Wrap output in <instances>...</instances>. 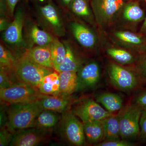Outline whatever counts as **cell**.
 I'll return each mask as SVG.
<instances>
[{
    "mask_svg": "<svg viewBox=\"0 0 146 146\" xmlns=\"http://www.w3.org/2000/svg\"><path fill=\"white\" fill-rule=\"evenodd\" d=\"M124 16L129 21L139 22L143 19L144 11L138 3H131L125 7Z\"/></svg>",
    "mask_w": 146,
    "mask_h": 146,
    "instance_id": "cell-24",
    "label": "cell"
},
{
    "mask_svg": "<svg viewBox=\"0 0 146 146\" xmlns=\"http://www.w3.org/2000/svg\"><path fill=\"white\" fill-rule=\"evenodd\" d=\"M60 95L71 96L76 92L78 87L77 72H62L59 73Z\"/></svg>",
    "mask_w": 146,
    "mask_h": 146,
    "instance_id": "cell-17",
    "label": "cell"
},
{
    "mask_svg": "<svg viewBox=\"0 0 146 146\" xmlns=\"http://www.w3.org/2000/svg\"><path fill=\"white\" fill-rule=\"evenodd\" d=\"M24 55L38 65L54 69L52 60L50 45L45 46H36L31 47L27 50Z\"/></svg>",
    "mask_w": 146,
    "mask_h": 146,
    "instance_id": "cell-15",
    "label": "cell"
},
{
    "mask_svg": "<svg viewBox=\"0 0 146 146\" xmlns=\"http://www.w3.org/2000/svg\"><path fill=\"white\" fill-rule=\"evenodd\" d=\"M58 123L60 135L66 142L76 146L86 144L83 123L71 109L62 113Z\"/></svg>",
    "mask_w": 146,
    "mask_h": 146,
    "instance_id": "cell-5",
    "label": "cell"
},
{
    "mask_svg": "<svg viewBox=\"0 0 146 146\" xmlns=\"http://www.w3.org/2000/svg\"><path fill=\"white\" fill-rule=\"evenodd\" d=\"M77 91H89L96 88L101 80V72L99 64L91 62L82 66L77 72Z\"/></svg>",
    "mask_w": 146,
    "mask_h": 146,
    "instance_id": "cell-9",
    "label": "cell"
},
{
    "mask_svg": "<svg viewBox=\"0 0 146 146\" xmlns=\"http://www.w3.org/2000/svg\"><path fill=\"white\" fill-rule=\"evenodd\" d=\"M136 143L132 141L121 139L112 141H104L97 144L96 146H133Z\"/></svg>",
    "mask_w": 146,
    "mask_h": 146,
    "instance_id": "cell-31",
    "label": "cell"
},
{
    "mask_svg": "<svg viewBox=\"0 0 146 146\" xmlns=\"http://www.w3.org/2000/svg\"><path fill=\"white\" fill-rule=\"evenodd\" d=\"M14 133L15 132L10 129L7 125L1 128L0 131V146L9 145Z\"/></svg>",
    "mask_w": 146,
    "mask_h": 146,
    "instance_id": "cell-30",
    "label": "cell"
},
{
    "mask_svg": "<svg viewBox=\"0 0 146 146\" xmlns=\"http://www.w3.org/2000/svg\"><path fill=\"white\" fill-rule=\"evenodd\" d=\"M36 1H39V2H45V1H46V0H36Z\"/></svg>",
    "mask_w": 146,
    "mask_h": 146,
    "instance_id": "cell-39",
    "label": "cell"
},
{
    "mask_svg": "<svg viewBox=\"0 0 146 146\" xmlns=\"http://www.w3.org/2000/svg\"><path fill=\"white\" fill-rule=\"evenodd\" d=\"M142 111L131 102L118 113L121 139L132 142L140 139L139 123Z\"/></svg>",
    "mask_w": 146,
    "mask_h": 146,
    "instance_id": "cell-3",
    "label": "cell"
},
{
    "mask_svg": "<svg viewBox=\"0 0 146 146\" xmlns=\"http://www.w3.org/2000/svg\"><path fill=\"white\" fill-rule=\"evenodd\" d=\"M132 102L141 108L142 110H146V90L137 95Z\"/></svg>",
    "mask_w": 146,
    "mask_h": 146,
    "instance_id": "cell-33",
    "label": "cell"
},
{
    "mask_svg": "<svg viewBox=\"0 0 146 146\" xmlns=\"http://www.w3.org/2000/svg\"><path fill=\"white\" fill-rule=\"evenodd\" d=\"M140 139L141 141L146 142V110H143L140 118Z\"/></svg>",
    "mask_w": 146,
    "mask_h": 146,
    "instance_id": "cell-32",
    "label": "cell"
},
{
    "mask_svg": "<svg viewBox=\"0 0 146 146\" xmlns=\"http://www.w3.org/2000/svg\"><path fill=\"white\" fill-rule=\"evenodd\" d=\"M116 35L122 41L133 44L139 46L146 44V40L143 37L129 32H118Z\"/></svg>",
    "mask_w": 146,
    "mask_h": 146,
    "instance_id": "cell-28",
    "label": "cell"
},
{
    "mask_svg": "<svg viewBox=\"0 0 146 146\" xmlns=\"http://www.w3.org/2000/svg\"><path fill=\"white\" fill-rule=\"evenodd\" d=\"M39 14L41 21L48 30L56 36L64 35L65 29L63 18L52 3L50 2L39 7Z\"/></svg>",
    "mask_w": 146,
    "mask_h": 146,
    "instance_id": "cell-8",
    "label": "cell"
},
{
    "mask_svg": "<svg viewBox=\"0 0 146 146\" xmlns=\"http://www.w3.org/2000/svg\"><path fill=\"white\" fill-rule=\"evenodd\" d=\"M51 129L30 127L18 130L13 135L9 145L35 146L44 142L50 135Z\"/></svg>",
    "mask_w": 146,
    "mask_h": 146,
    "instance_id": "cell-10",
    "label": "cell"
},
{
    "mask_svg": "<svg viewBox=\"0 0 146 146\" xmlns=\"http://www.w3.org/2000/svg\"><path fill=\"white\" fill-rule=\"evenodd\" d=\"M43 95L36 87L21 82L8 88L0 89L1 102L8 105L34 101Z\"/></svg>",
    "mask_w": 146,
    "mask_h": 146,
    "instance_id": "cell-6",
    "label": "cell"
},
{
    "mask_svg": "<svg viewBox=\"0 0 146 146\" xmlns=\"http://www.w3.org/2000/svg\"><path fill=\"white\" fill-rule=\"evenodd\" d=\"M39 101L43 110H52L63 113L71 109L76 100L71 96L43 95Z\"/></svg>",
    "mask_w": 146,
    "mask_h": 146,
    "instance_id": "cell-12",
    "label": "cell"
},
{
    "mask_svg": "<svg viewBox=\"0 0 146 146\" xmlns=\"http://www.w3.org/2000/svg\"><path fill=\"white\" fill-rule=\"evenodd\" d=\"M61 116L59 112L43 110L35 119L32 127L51 129L59 122Z\"/></svg>",
    "mask_w": 146,
    "mask_h": 146,
    "instance_id": "cell-19",
    "label": "cell"
},
{
    "mask_svg": "<svg viewBox=\"0 0 146 146\" xmlns=\"http://www.w3.org/2000/svg\"><path fill=\"white\" fill-rule=\"evenodd\" d=\"M95 99L108 112L117 114L123 108V100L119 95L110 92H103L96 94Z\"/></svg>",
    "mask_w": 146,
    "mask_h": 146,
    "instance_id": "cell-13",
    "label": "cell"
},
{
    "mask_svg": "<svg viewBox=\"0 0 146 146\" xmlns=\"http://www.w3.org/2000/svg\"><path fill=\"white\" fill-rule=\"evenodd\" d=\"M138 71L143 81L146 82V54L140 60L138 66Z\"/></svg>",
    "mask_w": 146,
    "mask_h": 146,
    "instance_id": "cell-34",
    "label": "cell"
},
{
    "mask_svg": "<svg viewBox=\"0 0 146 146\" xmlns=\"http://www.w3.org/2000/svg\"><path fill=\"white\" fill-rule=\"evenodd\" d=\"M17 59L1 44L0 45V68L13 70Z\"/></svg>",
    "mask_w": 146,
    "mask_h": 146,
    "instance_id": "cell-27",
    "label": "cell"
},
{
    "mask_svg": "<svg viewBox=\"0 0 146 146\" xmlns=\"http://www.w3.org/2000/svg\"><path fill=\"white\" fill-rule=\"evenodd\" d=\"M54 70L34 63L24 54L17 59L13 68L18 81L37 89L45 76L52 73Z\"/></svg>",
    "mask_w": 146,
    "mask_h": 146,
    "instance_id": "cell-2",
    "label": "cell"
},
{
    "mask_svg": "<svg viewBox=\"0 0 146 146\" xmlns=\"http://www.w3.org/2000/svg\"><path fill=\"white\" fill-rule=\"evenodd\" d=\"M28 36L33 44L40 46H49L55 38L48 32L35 25L29 28Z\"/></svg>",
    "mask_w": 146,
    "mask_h": 146,
    "instance_id": "cell-21",
    "label": "cell"
},
{
    "mask_svg": "<svg viewBox=\"0 0 146 146\" xmlns=\"http://www.w3.org/2000/svg\"><path fill=\"white\" fill-rule=\"evenodd\" d=\"M101 9L107 17L114 15L123 5V0H98Z\"/></svg>",
    "mask_w": 146,
    "mask_h": 146,
    "instance_id": "cell-25",
    "label": "cell"
},
{
    "mask_svg": "<svg viewBox=\"0 0 146 146\" xmlns=\"http://www.w3.org/2000/svg\"><path fill=\"white\" fill-rule=\"evenodd\" d=\"M74 13L82 17H89L90 11L86 0H73L70 4Z\"/></svg>",
    "mask_w": 146,
    "mask_h": 146,
    "instance_id": "cell-29",
    "label": "cell"
},
{
    "mask_svg": "<svg viewBox=\"0 0 146 146\" xmlns=\"http://www.w3.org/2000/svg\"><path fill=\"white\" fill-rule=\"evenodd\" d=\"M145 1L146 4V0H145ZM141 32L143 35H146V18L141 28Z\"/></svg>",
    "mask_w": 146,
    "mask_h": 146,
    "instance_id": "cell-37",
    "label": "cell"
},
{
    "mask_svg": "<svg viewBox=\"0 0 146 146\" xmlns=\"http://www.w3.org/2000/svg\"><path fill=\"white\" fill-rule=\"evenodd\" d=\"M40 93L46 96L60 95L59 73L53 72L45 76L38 88Z\"/></svg>",
    "mask_w": 146,
    "mask_h": 146,
    "instance_id": "cell-16",
    "label": "cell"
},
{
    "mask_svg": "<svg viewBox=\"0 0 146 146\" xmlns=\"http://www.w3.org/2000/svg\"><path fill=\"white\" fill-rule=\"evenodd\" d=\"M66 54L63 63L55 70L58 72H78L82 65L81 61L77 57L72 47L67 42H64Z\"/></svg>",
    "mask_w": 146,
    "mask_h": 146,
    "instance_id": "cell-20",
    "label": "cell"
},
{
    "mask_svg": "<svg viewBox=\"0 0 146 146\" xmlns=\"http://www.w3.org/2000/svg\"><path fill=\"white\" fill-rule=\"evenodd\" d=\"M8 105L6 109L8 118L6 125L15 132L32 127L35 119L43 110L39 100Z\"/></svg>",
    "mask_w": 146,
    "mask_h": 146,
    "instance_id": "cell-1",
    "label": "cell"
},
{
    "mask_svg": "<svg viewBox=\"0 0 146 146\" xmlns=\"http://www.w3.org/2000/svg\"><path fill=\"white\" fill-rule=\"evenodd\" d=\"M2 2L5 4L6 7L7 9L11 18H13L14 11L19 0H2Z\"/></svg>",
    "mask_w": 146,
    "mask_h": 146,
    "instance_id": "cell-35",
    "label": "cell"
},
{
    "mask_svg": "<svg viewBox=\"0 0 146 146\" xmlns=\"http://www.w3.org/2000/svg\"><path fill=\"white\" fill-rule=\"evenodd\" d=\"M71 110L82 122L102 120L113 115L90 97L75 100Z\"/></svg>",
    "mask_w": 146,
    "mask_h": 146,
    "instance_id": "cell-7",
    "label": "cell"
},
{
    "mask_svg": "<svg viewBox=\"0 0 146 146\" xmlns=\"http://www.w3.org/2000/svg\"><path fill=\"white\" fill-rule=\"evenodd\" d=\"M63 4H65L66 5H70L71 3L73 1V0H60Z\"/></svg>",
    "mask_w": 146,
    "mask_h": 146,
    "instance_id": "cell-38",
    "label": "cell"
},
{
    "mask_svg": "<svg viewBox=\"0 0 146 146\" xmlns=\"http://www.w3.org/2000/svg\"><path fill=\"white\" fill-rule=\"evenodd\" d=\"M104 120L82 122L86 143L96 146L105 141Z\"/></svg>",
    "mask_w": 146,
    "mask_h": 146,
    "instance_id": "cell-14",
    "label": "cell"
},
{
    "mask_svg": "<svg viewBox=\"0 0 146 146\" xmlns=\"http://www.w3.org/2000/svg\"><path fill=\"white\" fill-rule=\"evenodd\" d=\"M108 74L111 85L127 94L136 91L143 81L139 74H135L115 63H111L108 65Z\"/></svg>",
    "mask_w": 146,
    "mask_h": 146,
    "instance_id": "cell-4",
    "label": "cell"
},
{
    "mask_svg": "<svg viewBox=\"0 0 146 146\" xmlns=\"http://www.w3.org/2000/svg\"><path fill=\"white\" fill-rule=\"evenodd\" d=\"M108 54L118 63L122 64H129L133 63V56L127 51L116 48L108 50Z\"/></svg>",
    "mask_w": 146,
    "mask_h": 146,
    "instance_id": "cell-26",
    "label": "cell"
},
{
    "mask_svg": "<svg viewBox=\"0 0 146 146\" xmlns=\"http://www.w3.org/2000/svg\"><path fill=\"white\" fill-rule=\"evenodd\" d=\"M74 36L78 43L82 46L91 48L96 43V37L92 32L80 23H74L71 26Z\"/></svg>",
    "mask_w": 146,
    "mask_h": 146,
    "instance_id": "cell-18",
    "label": "cell"
},
{
    "mask_svg": "<svg viewBox=\"0 0 146 146\" xmlns=\"http://www.w3.org/2000/svg\"><path fill=\"white\" fill-rule=\"evenodd\" d=\"M0 30L1 31H5L8 28L10 23L5 18L1 17L0 20Z\"/></svg>",
    "mask_w": 146,
    "mask_h": 146,
    "instance_id": "cell-36",
    "label": "cell"
},
{
    "mask_svg": "<svg viewBox=\"0 0 146 146\" xmlns=\"http://www.w3.org/2000/svg\"><path fill=\"white\" fill-rule=\"evenodd\" d=\"M50 48L55 70L63 63L66 54V48L64 43H61L56 37L50 45Z\"/></svg>",
    "mask_w": 146,
    "mask_h": 146,
    "instance_id": "cell-23",
    "label": "cell"
},
{
    "mask_svg": "<svg viewBox=\"0 0 146 146\" xmlns=\"http://www.w3.org/2000/svg\"><path fill=\"white\" fill-rule=\"evenodd\" d=\"M105 140L112 141L121 139L120 136V128L118 113L113 114L104 120Z\"/></svg>",
    "mask_w": 146,
    "mask_h": 146,
    "instance_id": "cell-22",
    "label": "cell"
},
{
    "mask_svg": "<svg viewBox=\"0 0 146 146\" xmlns=\"http://www.w3.org/2000/svg\"><path fill=\"white\" fill-rule=\"evenodd\" d=\"M24 19L23 11L21 9L16 11L14 13L13 21L3 34V39L6 43L13 46L21 44L23 41Z\"/></svg>",
    "mask_w": 146,
    "mask_h": 146,
    "instance_id": "cell-11",
    "label": "cell"
}]
</instances>
